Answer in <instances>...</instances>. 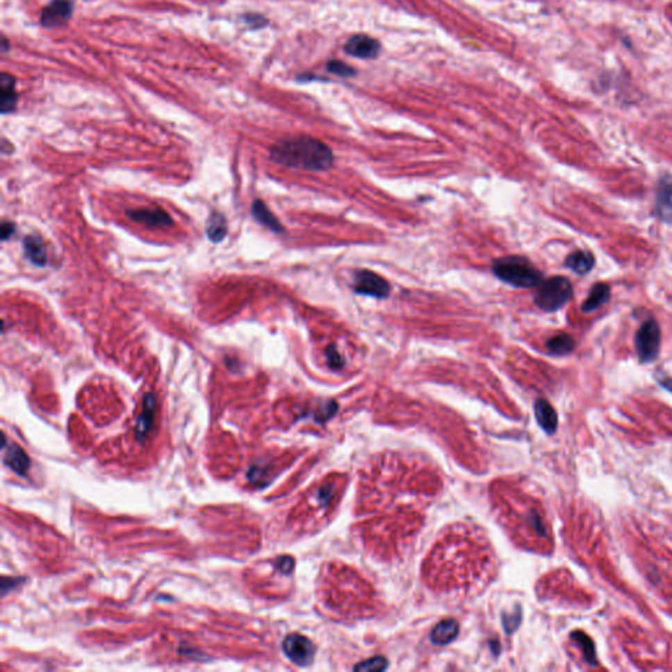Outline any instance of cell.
<instances>
[{
  "label": "cell",
  "mask_w": 672,
  "mask_h": 672,
  "mask_svg": "<svg viewBox=\"0 0 672 672\" xmlns=\"http://www.w3.org/2000/svg\"><path fill=\"white\" fill-rule=\"evenodd\" d=\"M457 536L459 534H450L443 545H439L440 548L437 549V553L435 550V555L439 557L437 564L440 565V574L448 577V583H470L480 575L470 567H466V564L478 567L490 566V555L487 548L482 550L478 549L480 543L477 545L470 539L464 537L465 534H460V537ZM481 568L487 570V567Z\"/></svg>",
  "instance_id": "obj_1"
},
{
  "label": "cell",
  "mask_w": 672,
  "mask_h": 672,
  "mask_svg": "<svg viewBox=\"0 0 672 672\" xmlns=\"http://www.w3.org/2000/svg\"><path fill=\"white\" fill-rule=\"evenodd\" d=\"M252 215L260 224L265 226L273 233H283V224L274 217L264 201L256 200L252 204Z\"/></svg>",
  "instance_id": "obj_18"
},
{
  "label": "cell",
  "mask_w": 672,
  "mask_h": 672,
  "mask_svg": "<svg viewBox=\"0 0 672 672\" xmlns=\"http://www.w3.org/2000/svg\"><path fill=\"white\" fill-rule=\"evenodd\" d=\"M496 277L515 288H536L543 283V273L523 256H506L493 263Z\"/></svg>",
  "instance_id": "obj_3"
},
{
  "label": "cell",
  "mask_w": 672,
  "mask_h": 672,
  "mask_svg": "<svg viewBox=\"0 0 672 672\" xmlns=\"http://www.w3.org/2000/svg\"><path fill=\"white\" fill-rule=\"evenodd\" d=\"M611 298V288L604 283L595 284L591 288L590 295L582 305V310L584 313H591L598 307L603 306Z\"/></svg>",
  "instance_id": "obj_19"
},
{
  "label": "cell",
  "mask_w": 672,
  "mask_h": 672,
  "mask_svg": "<svg viewBox=\"0 0 672 672\" xmlns=\"http://www.w3.org/2000/svg\"><path fill=\"white\" fill-rule=\"evenodd\" d=\"M15 224H11V222H3L1 224V230H0V234H1V240H7L10 239L13 233H15Z\"/></svg>",
  "instance_id": "obj_27"
},
{
  "label": "cell",
  "mask_w": 672,
  "mask_h": 672,
  "mask_svg": "<svg viewBox=\"0 0 672 672\" xmlns=\"http://www.w3.org/2000/svg\"><path fill=\"white\" fill-rule=\"evenodd\" d=\"M206 236L213 243H220L227 236V222L224 214L213 213L206 222Z\"/></svg>",
  "instance_id": "obj_21"
},
{
  "label": "cell",
  "mask_w": 672,
  "mask_h": 672,
  "mask_svg": "<svg viewBox=\"0 0 672 672\" xmlns=\"http://www.w3.org/2000/svg\"><path fill=\"white\" fill-rule=\"evenodd\" d=\"M565 265L568 270L575 272L577 274H586L593 268L595 256L590 251L578 249L567 256Z\"/></svg>",
  "instance_id": "obj_17"
},
{
  "label": "cell",
  "mask_w": 672,
  "mask_h": 672,
  "mask_svg": "<svg viewBox=\"0 0 672 672\" xmlns=\"http://www.w3.org/2000/svg\"><path fill=\"white\" fill-rule=\"evenodd\" d=\"M534 413L543 431L548 434H553L558 425V416L553 406L545 400H539L534 403Z\"/></svg>",
  "instance_id": "obj_16"
},
{
  "label": "cell",
  "mask_w": 672,
  "mask_h": 672,
  "mask_svg": "<svg viewBox=\"0 0 672 672\" xmlns=\"http://www.w3.org/2000/svg\"><path fill=\"white\" fill-rule=\"evenodd\" d=\"M386 666H388L386 661L381 657H377V658H373V659H369V661L357 664L354 667V670L356 671H382L384 669H386Z\"/></svg>",
  "instance_id": "obj_26"
},
{
  "label": "cell",
  "mask_w": 672,
  "mask_h": 672,
  "mask_svg": "<svg viewBox=\"0 0 672 672\" xmlns=\"http://www.w3.org/2000/svg\"><path fill=\"white\" fill-rule=\"evenodd\" d=\"M292 566H293V559L292 558H283L277 562V567L284 571V573H289L292 570Z\"/></svg>",
  "instance_id": "obj_28"
},
{
  "label": "cell",
  "mask_w": 672,
  "mask_h": 672,
  "mask_svg": "<svg viewBox=\"0 0 672 672\" xmlns=\"http://www.w3.org/2000/svg\"><path fill=\"white\" fill-rule=\"evenodd\" d=\"M327 70L335 74V75H339V76H344V78H348V76H354L356 74V70L354 67L348 66L347 63L344 62H341V60H330L327 63Z\"/></svg>",
  "instance_id": "obj_24"
},
{
  "label": "cell",
  "mask_w": 672,
  "mask_h": 672,
  "mask_svg": "<svg viewBox=\"0 0 672 672\" xmlns=\"http://www.w3.org/2000/svg\"><path fill=\"white\" fill-rule=\"evenodd\" d=\"M72 10V0H51L41 12L40 23L47 29L59 28L70 20Z\"/></svg>",
  "instance_id": "obj_8"
},
{
  "label": "cell",
  "mask_w": 672,
  "mask_h": 672,
  "mask_svg": "<svg viewBox=\"0 0 672 672\" xmlns=\"http://www.w3.org/2000/svg\"><path fill=\"white\" fill-rule=\"evenodd\" d=\"M354 290L357 295L385 300L390 295V284L378 273L369 270L354 272Z\"/></svg>",
  "instance_id": "obj_6"
},
{
  "label": "cell",
  "mask_w": 672,
  "mask_h": 672,
  "mask_svg": "<svg viewBox=\"0 0 672 672\" xmlns=\"http://www.w3.org/2000/svg\"><path fill=\"white\" fill-rule=\"evenodd\" d=\"M24 254L37 267H45L47 264V251L41 238L28 236L23 240Z\"/></svg>",
  "instance_id": "obj_14"
},
{
  "label": "cell",
  "mask_w": 672,
  "mask_h": 672,
  "mask_svg": "<svg viewBox=\"0 0 672 672\" xmlns=\"http://www.w3.org/2000/svg\"><path fill=\"white\" fill-rule=\"evenodd\" d=\"M128 215L134 222L145 224L147 227H167L174 224L171 215L161 208L130 209Z\"/></svg>",
  "instance_id": "obj_10"
},
{
  "label": "cell",
  "mask_w": 672,
  "mask_h": 672,
  "mask_svg": "<svg viewBox=\"0 0 672 672\" xmlns=\"http://www.w3.org/2000/svg\"><path fill=\"white\" fill-rule=\"evenodd\" d=\"M3 460L8 465L13 472L17 474H25L29 470V457L23 449L15 443H3Z\"/></svg>",
  "instance_id": "obj_12"
},
{
  "label": "cell",
  "mask_w": 672,
  "mask_h": 672,
  "mask_svg": "<svg viewBox=\"0 0 672 672\" xmlns=\"http://www.w3.org/2000/svg\"><path fill=\"white\" fill-rule=\"evenodd\" d=\"M270 158L277 165L302 171H327L334 165L330 147L309 136L285 138L271 147Z\"/></svg>",
  "instance_id": "obj_2"
},
{
  "label": "cell",
  "mask_w": 672,
  "mask_h": 672,
  "mask_svg": "<svg viewBox=\"0 0 672 672\" xmlns=\"http://www.w3.org/2000/svg\"><path fill=\"white\" fill-rule=\"evenodd\" d=\"M155 413H156L155 398L153 394H146L143 400V411L137 420V428H136L137 436L140 439H145L150 432L155 420Z\"/></svg>",
  "instance_id": "obj_15"
},
{
  "label": "cell",
  "mask_w": 672,
  "mask_h": 672,
  "mask_svg": "<svg viewBox=\"0 0 672 672\" xmlns=\"http://www.w3.org/2000/svg\"><path fill=\"white\" fill-rule=\"evenodd\" d=\"M7 42H8V41H7V38H6V37H3V42H1V51H3V53H6V51H7V45H8Z\"/></svg>",
  "instance_id": "obj_29"
},
{
  "label": "cell",
  "mask_w": 672,
  "mask_h": 672,
  "mask_svg": "<svg viewBox=\"0 0 672 672\" xmlns=\"http://www.w3.org/2000/svg\"><path fill=\"white\" fill-rule=\"evenodd\" d=\"M657 213L662 221L672 222V179L670 177H662L657 189L655 201Z\"/></svg>",
  "instance_id": "obj_11"
},
{
  "label": "cell",
  "mask_w": 672,
  "mask_h": 672,
  "mask_svg": "<svg viewBox=\"0 0 672 672\" xmlns=\"http://www.w3.org/2000/svg\"><path fill=\"white\" fill-rule=\"evenodd\" d=\"M457 633H459V624L454 620L449 618L437 624L436 628L431 633V639L437 645H447L457 637Z\"/></svg>",
  "instance_id": "obj_20"
},
{
  "label": "cell",
  "mask_w": 672,
  "mask_h": 672,
  "mask_svg": "<svg viewBox=\"0 0 672 672\" xmlns=\"http://www.w3.org/2000/svg\"><path fill=\"white\" fill-rule=\"evenodd\" d=\"M344 50L347 54L356 58L372 59L376 58L379 54L381 45L377 40L369 35H356L350 38V41L344 47Z\"/></svg>",
  "instance_id": "obj_9"
},
{
  "label": "cell",
  "mask_w": 672,
  "mask_h": 672,
  "mask_svg": "<svg viewBox=\"0 0 672 672\" xmlns=\"http://www.w3.org/2000/svg\"><path fill=\"white\" fill-rule=\"evenodd\" d=\"M574 295L573 284L564 276H553L539 285L534 304L546 313H553L566 305Z\"/></svg>",
  "instance_id": "obj_4"
},
{
  "label": "cell",
  "mask_w": 672,
  "mask_h": 672,
  "mask_svg": "<svg viewBox=\"0 0 672 672\" xmlns=\"http://www.w3.org/2000/svg\"><path fill=\"white\" fill-rule=\"evenodd\" d=\"M571 638L578 644L579 648L582 650L584 658L587 663H590L592 666H596L598 662H596V654H595V646L592 644L590 638L587 637L584 633L582 632H574L571 634Z\"/></svg>",
  "instance_id": "obj_23"
},
{
  "label": "cell",
  "mask_w": 672,
  "mask_h": 672,
  "mask_svg": "<svg viewBox=\"0 0 672 672\" xmlns=\"http://www.w3.org/2000/svg\"><path fill=\"white\" fill-rule=\"evenodd\" d=\"M283 649L286 657L298 666L310 664L315 655V648L313 642L309 638L297 633L289 634L284 639Z\"/></svg>",
  "instance_id": "obj_7"
},
{
  "label": "cell",
  "mask_w": 672,
  "mask_h": 672,
  "mask_svg": "<svg viewBox=\"0 0 672 672\" xmlns=\"http://www.w3.org/2000/svg\"><path fill=\"white\" fill-rule=\"evenodd\" d=\"M17 92H16V81L8 72H3L0 75V108L1 115H7L15 110L17 106Z\"/></svg>",
  "instance_id": "obj_13"
},
{
  "label": "cell",
  "mask_w": 672,
  "mask_h": 672,
  "mask_svg": "<svg viewBox=\"0 0 672 672\" xmlns=\"http://www.w3.org/2000/svg\"><path fill=\"white\" fill-rule=\"evenodd\" d=\"M326 357H327V363H329V366L332 370H341L344 366L342 354H339L335 344H330L326 348Z\"/></svg>",
  "instance_id": "obj_25"
},
{
  "label": "cell",
  "mask_w": 672,
  "mask_h": 672,
  "mask_svg": "<svg viewBox=\"0 0 672 672\" xmlns=\"http://www.w3.org/2000/svg\"><path fill=\"white\" fill-rule=\"evenodd\" d=\"M638 359L648 364L654 361L661 351V327L655 319L645 320L638 329L634 339Z\"/></svg>",
  "instance_id": "obj_5"
},
{
  "label": "cell",
  "mask_w": 672,
  "mask_h": 672,
  "mask_svg": "<svg viewBox=\"0 0 672 672\" xmlns=\"http://www.w3.org/2000/svg\"><path fill=\"white\" fill-rule=\"evenodd\" d=\"M546 348L550 354L565 356L575 350V341L568 334H558L548 341Z\"/></svg>",
  "instance_id": "obj_22"
}]
</instances>
